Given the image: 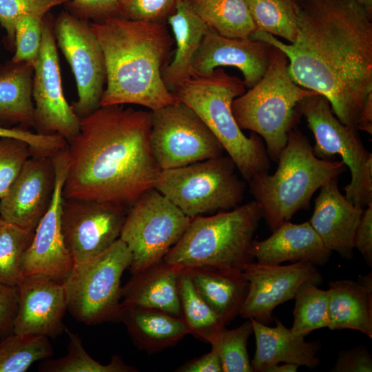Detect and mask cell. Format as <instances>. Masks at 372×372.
Instances as JSON below:
<instances>
[{
	"label": "cell",
	"mask_w": 372,
	"mask_h": 372,
	"mask_svg": "<svg viewBox=\"0 0 372 372\" xmlns=\"http://www.w3.org/2000/svg\"><path fill=\"white\" fill-rule=\"evenodd\" d=\"M16 287L18 307L12 333L55 338L65 331L67 302L62 282L43 274H29Z\"/></svg>",
	"instance_id": "cell-19"
},
{
	"label": "cell",
	"mask_w": 372,
	"mask_h": 372,
	"mask_svg": "<svg viewBox=\"0 0 372 372\" xmlns=\"http://www.w3.org/2000/svg\"><path fill=\"white\" fill-rule=\"evenodd\" d=\"M362 211L340 193L335 178L320 188L309 222L329 250L351 259L354 235Z\"/></svg>",
	"instance_id": "cell-21"
},
{
	"label": "cell",
	"mask_w": 372,
	"mask_h": 372,
	"mask_svg": "<svg viewBox=\"0 0 372 372\" xmlns=\"http://www.w3.org/2000/svg\"><path fill=\"white\" fill-rule=\"evenodd\" d=\"M17 287L0 282V338L12 333L17 311Z\"/></svg>",
	"instance_id": "cell-45"
},
{
	"label": "cell",
	"mask_w": 372,
	"mask_h": 372,
	"mask_svg": "<svg viewBox=\"0 0 372 372\" xmlns=\"http://www.w3.org/2000/svg\"><path fill=\"white\" fill-rule=\"evenodd\" d=\"M43 17L25 15L17 21L12 62H23L34 66L41 49Z\"/></svg>",
	"instance_id": "cell-39"
},
{
	"label": "cell",
	"mask_w": 372,
	"mask_h": 372,
	"mask_svg": "<svg viewBox=\"0 0 372 372\" xmlns=\"http://www.w3.org/2000/svg\"><path fill=\"white\" fill-rule=\"evenodd\" d=\"M285 53L272 46L268 68L261 79L235 98L231 110L240 129L262 138L270 160L278 162L297 123L298 103L318 93L296 84L288 73Z\"/></svg>",
	"instance_id": "cell-7"
},
{
	"label": "cell",
	"mask_w": 372,
	"mask_h": 372,
	"mask_svg": "<svg viewBox=\"0 0 372 372\" xmlns=\"http://www.w3.org/2000/svg\"><path fill=\"white\" fill-rule=\"evenodd\" d=\"M301 1H302V0H296V1L298 2V3L299 2H300Z\"/></svg>",
	"instance_id": "cell-52"
},
{
	"label": "cell",
	"mask_w": 372,
	"mask_h": 372,
	"mask_svg": "<svg viewBox=\"0 0 372 372\" xmlns=\"http://www.w3.org/2000/svg\"><path fill=\"white\" fill-rule=\"evenodd\" d=\"M127 210L114 203L63 198L62 234L74 265L101 254L119 238Z\"/></svg>",
	"instance_id": "cell-15"
},
{
	"label": "cell",
	"mask_w": 372,
	"mask_h": 372,
	"mask_svg": "<svg viewBox=\"0 0 372 372\" xmlns=\"http://www.w3.org/2000/svg\"><path fill=\"white\" fill-rule=\"evenodd\" d=\"M371 19L355 0H302L293 43L262 30L249 38L282 50L292 80L327 98L338 120L356 128L372 92Z\"/></svg>",
	"instance_id": "cell-1"
},
{
	"label": "cell",
	"mask_w": 372,
	"mask_h": 372,
	"mask_svg": "<svg viewBox=\"0 0 372 372\" xmlns=\"http://www.w3.org/2000/svg\"><path fill=\"white\" fill-rule=\"evenodd\" d=\"M257 30L293 43L297 34L296 0H245Z\"/></svg>",
	"instance_id": "cell-33"
},
{
	"label": "cell",
	"mask_w": 372,
	"mask_h": 372,
	"mask_svg": "<svg viewBox=\"0 0 372 372\" xmlns=\"http://www.w3.org/2000/svg\"><path fill=\"white\" fill-rule=\"evenodd\" d=\"M329 298L328 289H321L318 285L311 282L302 284L294 297L296 302L291 331L305 337L314 330L329 327Z\"/></svg>",
	"instance_id": "cell-35"
},
{
	"label": "cell",
	"mask_w": 372,
	"mask_h": 372,
	"mask_svg": "<svg viewBox=\"0 0 372 372\" xmlns=\"http://www.w3.org/2000/svg\"><path fill=\"white\" fill-rule=\"evenodd\" d=\"M53 156L32 155L25 162L0 199L1 219L29 231L35 230L52 199L56 176Z\"/></svg>",
	"instance_id": "cell-18"
},
{
	"label": "cell",
	"mask_w": 372,
	"mask_h": 372,
	"mask_svg": "<svg viewBox=\"0 0 372 372\" xmlns=\"http://www.w3.org/2000/svg\"><path fill=\"white\" fill-rule=\"evenodd\" d=\"M64 6L71 14L90 22L118 16V0H71Z\"/></svg>",
	"instance_id": "cell-43"
},
{
	"label": "cell",
	"mask_w": 372,
	"mask_h": 372,
	"mask_svg": "<svg viewBox=\"0 0 372 372\" xmlns=\"http://www.w3.org/2000/svg\"><path fill=\"white\" fill-rule=\"evenodd\" d=\"M0 138H11L25 142L34 156H53L68 144L67 141L58 134H39L23 126L8 128L0 125Z\"/></svg>",
	"instance_id": "cell-42"
},
{
	"label": "cell",
	"mask_w": 372,
	"mask_h": 372,
	"mask_svg": "<svg viewBox=\"0 0 372 372\" xmlns=\"http://www.w3.org/2000/svg\"><path fill=\"white\" fill-rule=\"evenodd\" d=\"M191 218L156 189L145 192L131 205L121 231L130 249L131 273L163 260L178 242Z\"/></svg>",
	"instance_id": "cell-11"
},
{
	"label": "cell",
	"mask_w": 372,
	"mask_h": 372,
	"mask_svg": "<svg viewBox=\"0 0 372 372\" xmlns=\"http://www.w3.org/2000/svg\"><path fill=\"white\" fill-rule=\"evenodd\" d=\"M54 18L50 12L43 17L41 49L33 66V128L39 134H58L68 143L79 132L80 118L63 94Z\"/></svg>",
	"instance_id": "cell-14"
},
{
	"label": "cell",
	"mask_w": 372,
	"mask_h": 372,
	"mask_svg": "<svg viewBox=\"0 0 372 372\" xmlns=\"http://www.w3.org/2000/svg\"><path fill=\"white\" fill-rule=\"evenodd\" d=\"M90 23L105 63L101 106L135 104L153 111L179 102L163 79L174 43L165 23L116 16Z\"/></svg>",
	"instance_id": "cell-3"
},
{
	"label": "cell",
	"mask_w": 372,
	"mask_h": 372,
	"mask_svg": "<svg viewBox=\"0 0 372 372\" xmlns=\"http://www.w3.org/2000/svg\"><path fill=\"white\" fill-rule=\"evenodd\" d=\"M174 34L175 54L163 71V79L172 92L192 76V62L209 28L196 14L187 0H177L174 12L167 18Z\"/></svg>",
	"instance_id": "cell-26"
},
{
	"label": "cell",
	"mask_w": 372,
	"mask_h": 372,
	"mask_svg": "<svg viewBox=\"0 0 372 372\" xmlns=\"http://www.w3.org/2000/svg\"><path fill=\"white\" fill-rule=\"evenodd\" d=\"M334 372H371L372 358L364 347H356L339 353Z\"/></svg>",
	"instance_id": "cell-44"
},
{
	"label": "cell",
	"mask_w": 372,
	"mask_h": 372,
	"mask_svg": "<svg viewBox=\"0 0 372 372\" xmlns=\"http://www.w3.org/2000/svg\"><path fill=\"white\" fill-rule=\"evenodd\" d=\"M249 254L260 264L303 261L323 266L332 251L324 246L309 221L301 224L285 221L265 240H253Z\"/></svg>",
	"instance_id": "cell-22"
},
{
	"label": "cell",
	"mask_w": 372,
	"mask_h": 372,
	"mask_svg": "<svg viewBox=\"0 0 372 372\" xmlns=\"http://www.w3.org/2000/svg\"><path fill=\"white\" fill-rule=\"evenodd\" d=\"M150 148L161 170L223 154L224 148L201 118L179 101L151 111Z\"/></svg>",
	"instance_id": "cell-12"
},
{
	"label": "cell",
	"mask_w": 372,
	"mask_h": 372,
	"mask_svg": "<svg viewBox=\"0 0 372 372\" xmlns=\"http://www.w3.org/2000/svg\"><path fill=\"white\" fill-rule=\"evenodd\" d=\"M272 45L250 38H229L209 28L192 62V76H203L221 66L243 74L245 87L254 86L265 74Z\"/></svg>",
	"instance_id": "cell-20"
},
{
	"label": "cell",
	"mask_w": 372,
	"mask_h": 372,
	"mask_svg": "<svg viewBox=\"0 0 372 372\" xmlns=\"http://www.w3.org/2000/svg\"><path fill=\"white\" fill-rule=\"evenodd\" d=\"M181 317L189 334L209 343L225 324L200 297L184 268L178 278Z\"/></svg>",
	"instance_id": "cell-31"
},
{
	"label": "cell",
	"mask_w": 372,
	"mask_h": 372,
	"mask_svg": "<svg viewBox=\"0 0 372 372\" xmlns=\"http://www.w3.org/2000/svg\"><path fill=\"white\" fill-rule=\"evenodd\" d=\"M55 185L50 205L39 221L21 259L23 276L43 274L61 282L74 262L64 241L61 229L63 188L68 172L67 147L54 156Z\"/></svg>",
	"instance_id": "cell-16"
},
{
	"label": "cell",
	"mask_w": 372,
	"mask_h": 372,
	"mask_svg": "<svg viewBox=\"0 0 372 372\" xmlns=\"http://www.w3.org/2000/svg\"><path fill=\"white\" fill-rule=\"evenodd\" d=\"M184 269L198 294L225 325L239 315L249 289L242 271L210 266Z\"/></svg>",
	"instance_id": "cell-25"
},
{
	"label": "cell",
	"mask_w": 372,
	"mask_h": 372,
	"mask_svg": "<svg viewBox=\"0 0 372 372\" xmlns=\"http://www.w3.org/2000/svg\"><path fill=\"white\" fill-rule=\"evenodd\" d=\"M354 248L363 256L367 265L372 266V203L363 209L354 235Z\"/></svg>",
	"instance_id": "cell-46"
},
{
	"label": "cell",
	"mask_w": 372,
	"mask_h": 372,
	"mask_svg": "<svg viewBox=\"0 0 372 372\" xmlns=\"http://www.w3.org/2000/svg\"><path fill=\"white\" fill-rule=\"evenodd\" d=\"M362 6L369 14L372 16V0H355Z\"/></svg>",
	"instance_id": "cell-51"
},
{
	"label": "cell",
	"mask_w": 372,
	"mask_h": 372,
	"mask_svg": "<svg viewBox=\"0 0 372 372\" xmlns=\"http://www.w3.org/2000/svg\"><path fill=\"white\" fill-rule=\"evenodd\" d=\"M120 321L137 348L148 353L175 346L189 334L182 317L156 309L122 306Z\"/></svg>",
	"instance_id": "cell-27"
},
{
	"label": "cell",
	"mask_w": 372,
	"mask_h": 372,
	"mask_svg": "<svg viewBox=\"0 0 372 372\" xmlns=\"http://www.w3.org/2000/svg\"><path fill=\"white\" fill-rule=\"evenodd\" d=\"M69 342L65 355L56 359L44 360L38 366L41 372H136V369L127 365L118 355H114L107 364L92 358L85 351L78 334L65 328Z\"/></svg>",
	"instance_id": "cell-34"
},
{
	"label": "cell",
	"mask_w": 372,
	"mask_h": 372,
	"mask_svg": "<svg viewBox=\"0 0 372 372\" xmlns=\"http://www.w3.org/2000/svg\"><path fill=\"white\" fill-rule=\"evenodd\" d=\"M132 260L130 249L118 238L101 254L74 265L62 281L67 311L85 325L120 321L121 279Z\"/></svg>",
	"instance_id": "cell-9"
},
{
	"label": "cell",
	"mask_w": 372,
	"mask_h": 372,
	"mask_svg": "<svg viewBox=\"0 0 372 372\" xmlns=\"http://www.w3.org/2000/svg\"><path fill=\"white\" fill-rule=\"evenodd\" d=\"M34 231H29L0 218V282L16 287L23 278L21 259Z\"/></svg>",
	"instance_id": "cell-36"
},
{
	"label": "cell",
	"mask_w": 372,
	"mask_h": 372,
	"mask_svg": "<svg viewBox=\"0 0 372 372\" xmlns=\"http://www.w3.org/2000/svg\"><path fill=\"white\" fill-rule=\"evenodd\" d=\"M71 0H0V25L6 30L10 48L14 46L15 24L25 15L44 17L58 6Z\"/></svg>",
	"instance_id": "cell-38"
},
{
	"label": "cell",
	"mask_w": 372,
	"mask_h": 372,
	"mask_svg": "<svg viewBox=\"0 0 372 372\" xmlns=\"http://www.w3.org/2000/svg\"><path fill=\"white\" fill-rule=\"evenodd\" d=\"M277 163L274 174H257L248 182L249 192L271 231L297 211L309 209L314 193L347 171L342 161L316 156L307 138L293 129Z\"/></svg>",
	"instance_id": "cell-4"
},
{
	"label": "cell",
	"mask_w": 372,
	"mask_h": 372,
	"mask_svg": "<svg viewBox=\"0 0 372 372\" xmlns=\"http://www.w3.org/2000/svg\"><path fill=\"white\" fill-rule=\"evenodd\" d=\"M356 129L372 134V92L368 95L359 114Z\"/></svg>",
	"instance_id": "cell-48"
},
{
	"label": "cell",
	"mask_w": 372,
	"mask_h": 372,
	"mask_svg": "<svg viewBox=\"0 0 372 372\" xmlns=\"http://www.w3.org/2000/svg\"><path fill=\"white\" fill-rule=\"evenodd\" d=\"M53 354L48 337L12 333L0 340V372H25L37 361Z\"/></svg>",
	"instance_id": "cell-32"
},
{
	"label": "cell",
	"mask_w": 372,
	"mask_h": 372,
	"mask_svg": "<svg viewBox=\"0 0 372 372\" xmlns=\"http://www.w3.org/2000/svg\"><path fill=\"white\" fill-rule=\"evenodd\" d=\"M152 114L123 105L101 106L80 118L67 145L64 198L132 205L154 188L161 169L151 151Z\"/></svg>",
	"instance_id": "cell-2"
},
{
	"label": "cell",
	"mask_w": 372,
	"mask_h": 372,
	"mask_svg": "<svg viewBox=\"0 0 372 372\" xmlns=\"http://www.w3.org/2000/svg\"><path fill=\"white\" fill-rule=\"evenodd\" d=\"M236 169L233 160L223 154L161 170L154 188L191 219L229 211L239 205L245 192L246 181L238 177Z\"/></svg>",
	"instance_id": "cell-8"
},
{
	"label": "cell",
	"mask_w": 372,
	"mask_h": 372,
	"mask_svg": "<svg viewBox=\"0 0 372 372\" xmlns=\"http://www.w3.org/2000/svg\"><path fill=\"white\" fill-rule=\"evenodd\" d=\"M90 23L66 10H62L54 21L57 47L76 80L78 98L71 107L79 118L101 107L106 83L103 52Z\"/></svg>",
	"instance_id": "cell-13"
},
{
	"label": "cell",
	"mask_w": 372,
	"mask_h": 372,
	"mask_svg": "<svg viewBox=\"0 0 372 372\" xmlns=\"http://www.w3.org/2000/svg\"><path fill=\"white\" fill-rule=\"evenodd\" d=\"M242 271L249 282L246 298L239 315L268 324L273 320V311L291 299L300 286L306 282L319 285L322 277L316 266L298 261L292 265H264L249 262Z\"/></svg>",
	"instance_id": "cell-17"
},
{
	"label": "cell",
	"mask_w": 372,
	"mask_h": 372,
	"mask_svg": "<svg viewBox=\"0 0 372 372\" xmlns=\"http://www.w3.org/2000/svg\"><path fill=\"white\" fill-rule=\"evenodd\" d=\"M182 269L163 260L132 273L121 288L122 306L156 309L181 317L178 278Z\"/></svg>",
	"instance_id": "cell-24"
},
{
	"label": "cell",
	"mask_w": 372,
	"mask_h": 372,
	"mask_svg": "<svg viewBox=\"0 0 372 372\" xmlns=\"http://www.w3.org/2000/svg\"><path fill=\"white\" fill-rule=\"evenodd\" d=\"M32 156L25 142L0 138V199L8 192L25 162Z\"/></svg>",
	"instance_id": "cell-40"
},
{
	"label": "cell",
	"mask_w": 372,
	"mask_h": 372,
	"mask_svg": "<svg viewBox=\"0 0 372 372\" xmlns=\"http://www.w3.org/2000/svg\"><path fill=\"white\" fill-rule=\"evenodd\" d=\"M209 28L229 38H249L257 28L245 0H187Z\"/></svg>",
	"instance_id": "cell-30"
},
{
	"label": "cell",
	"mask_w": 372,
	"mask_h": 372,
	"mask_svg": "<svg viewBox=\"0 0 372 372\" xmlns=\"http://www.w3.org/2000/svg\"><path fill=\"white\" fill-rule=\"evenodd\" d=\"M177 0H118V16L133 21L165 23Z\"/></svg>",
	"instance_id": "cell-41"
},
{
	"label": "cell",
	"mask_w": 372,
	"mask_h": 372,
	"mask_svg": "<svg viewBox=\"0 0 372 372\" xmlns=\"http://www.w3.org/2000/svg\"><path fill=\"white\" fill-rule=\"evenodd\" d=\"M331 330L359 331L372 338V290L358 282L337 280L329 282Z\"/></svg>",
	"instance_id": "cell-28"
},
{
	"label": "cell",
	"mask_w": 372,
	"mask_h": 372,
	"mask_svg": "<svg viewBox=\"0 0 372 372\" xmlns=\"http://www.w3.org/2000/svg\"><path fill=\"white\" fill-rule=\"evenodd\" d=\"M297 109L313 134L314 155L323 160L338 155L350 170L351 182L344 188L345 198L362 209L372 203V154L364 147L358 130L342 123L327 99L320 94L304 98Z\"/></svg>",
	"instance_id": "cell-10"
},
{
	"label": "cell",
	"mask_w": 372,
	"mask_h": 372,
	"mask_svg": "<svg viewBox=\"0 0 372 372\" xmlns=\"http://www.w3.org/2000/svg\"><path fill=\"white\" fill-rule=\"evenodd\" d=\"M33 73L32 65L12 61L0 70V118L33 127Z\"/></svg>",
	"instance_id": "cell-29"
},
{
	"label": "cell",
	"mask_w": 372,
	"mask_h": 372,
	"mask_svg": "<svg viewBox=\"0 0 372 372\" xmlns=\"http://www.w3.org/2000/svg\"><path fill=\"white\" fill-rule=\"evenodd\" d=\"M260 205L252 200L191 221L163 261L182 268L210 266L242 271L251 262L249 248L262 218Z\"/></svg>",
	"instance_id": "cell-6"
},
{
	"label": "cell",
	"mask_w": 372,
	"mask_h": 372,
	"mask_svg": "<svg viewBox=\"0 0 372 372\" xmlns=\"http://www.w3.org/2000/svg\"><path fill=\"white\" fill-rule=\"evenodd\" d=\"M279 365L275 364L268 366L264 372H296L298 370L299 365L293 363H287Z\"/></svg>",
	"instance_id": "cell-49"
},
{
	"label": "cell",
	"mask_w": 372,
	"mask_h": 372,
	"mask_svg": "<svg viewBox=\"0 0 372 372\" xmlns=\"http://www.w3.org/2000/svg\"><path fill=\"white\" fill-rule=\"evenodd\" d=\"M245 87L242 80L218 68L207 76H192L173 93L209 128L248 183L268 172L271 164L262 138L253 132L245 136L234 116L231 103Z\"/></svg>",
	"instance_id": "cell-5"
},
{
	"label": "cell",
	"mask_w": 372,
	"mask_h": 372,
	"mask_svg": "<svg viewBox=\"0 0 372 372\" xmlns=\"http://www.w3.org/2000/svg\"><path fill=\"white\" fill-rule=\"evenodd\" d=\"M253 333L250 319L234 329L223 328L209 342L220 358L223 372H252L247 342Z\"/></svg>",
	"instance_id": "cell-37"
},
{
	"label": "cell",
	"mask_w": 372,
	"mask_h": 372,
	"mask_svg": "<svg viewBox=\"0 0 372 372\" xmlns=\"http://www.w3.org/2000/svg\"><path fill=\"white\" fill-rule=\"evenodd\" d=\"M178 372H223L218 355L211 348L210 352L191 360L176 370Z\"/></svg>",
	"instance_id": "cell-47"
},
{
	"label": "cell",
	"mask_w": 372,
	"mask_h": 372,
	"mask_svg": "<svg viewBox=\"0 0 372 372\" xmlns=\"http://www.w3.org/2000/svg\"><path fill=\"white\" fill-rule=\"evenodd\" d=\"M276 326L271 327L250 318L256 343L251 361L252 371L264 372L269 366L280 362L293 363L313 369L320 364L317 355L319 342H307L275 318Z\"/></svg>",
	"instance_id": "cell-23"
},
{
	"label": "cell",
	"mask_w": 372,
	"mask_h": 372,
	"mask_svg": "<svg viewBox=\"0 0 372 372\" xmlns=\"http://www.w3.org/2000/svg\"><path fill=\"white\" fill-rule=\"evenodd\" d=\"M358 282L368 289L372 290V275L371 272L360 277Z\"/></svg>",
	"instance_id": "cell-50"
}]
</instances>
